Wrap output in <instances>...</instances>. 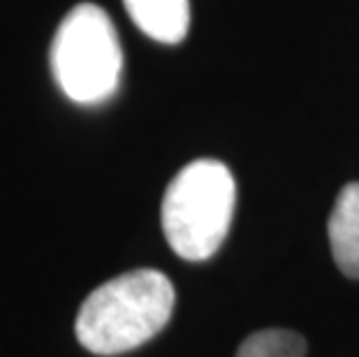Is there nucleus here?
Here are the masks:
<instances>
[{
    "label": "nucleus",
    "mask_w": 359,
    "mask_h": 357,
    "mask_svg": "<svg viewBox=\"0 0 359 357\" xmlns=\"http://www.w3.org/2000/svg\"><path fill=\"white\" fill-rule=\"evenodd\" d=\"M174 285L158 269H135L107 281L83 299L74 332L95 355H121L147 344L170 323Z\"/></svg>",
    "instance_id": "f257e3e1"
},
{
    "label": "nucleus",
    "mask_w": 359,
    "mask_h": 357,
    "mask_svg": "<svg viewBox=\"0 0 359 357\" xmlns=\"http://www.w3.org/2000/svg\"><path fill=\"white\" fill-rule=\"evenodd\" d=\"M234 200V177L225 163L213 158L188 163L163 197L160 218L167 244L183 260H209L230 232Z\"/></svg>",
    "instance_id": "f03ea898"
},
{
    "label": "nucleus",
    "mask_w": 359,
    "mask_h": 357,
    "mask_svg": "<svg viewBox=\"0 0 359 357\" xmlns=\"http://www.w3.org/2000/svg\"><path fill=\"white\" fill-rule=\"evenodd\" d=\"M49 63L58 88L79 105H100L116 93L123 70L121 42L109 14L95 3H79L53 35Z\"/></svg>",
    "instance_id": "7ed1b4c3"
},
{
    "label": "nucleus",
    "mask_w": 359,
    "mask_h": 357,
    "mask_svg": "<svg viewBox=\"0 0 359 357\" xmlns=\"http://www.w3.org/2000/svg\"><path fill=\"white\" fill-rule=\"evenodd\" d=\"M327 232L339 269L350 278H359V184H348L339 193Z\"/></svg>",
    "instance_id": "20e7f679"
},
{
    "label": "nucleus",
    "mask_w": 359,
    "mask_h": 357,
    "mask_svg": "<svg viewBox=\"0 0 359 357\" xmlns=\"http://www.w3.org/2000/svg\"><path fill=\"white\" fill-rule=\"evenodd\" d=\"M135 26L151 40L179 44L190 28L188 0H123Z\"/></svg>",
    "instance_id": "39448f33"
},
{
    "label": "nucleus",
    "mask_w": 359,
    "mask_h": 357,
    "mask_svg": "<svg viewBox=\"0 0 359 357\" xmlns=\"http://www.w3.org/2000/svg\"><path fill=\"white\" fill-rule=\"evenodd\" d=\"M306 341L290 330H262L243 339L236 357H304Z\"/></svg>",
    "instance_id": "423d86ee"
}]
</instances>
